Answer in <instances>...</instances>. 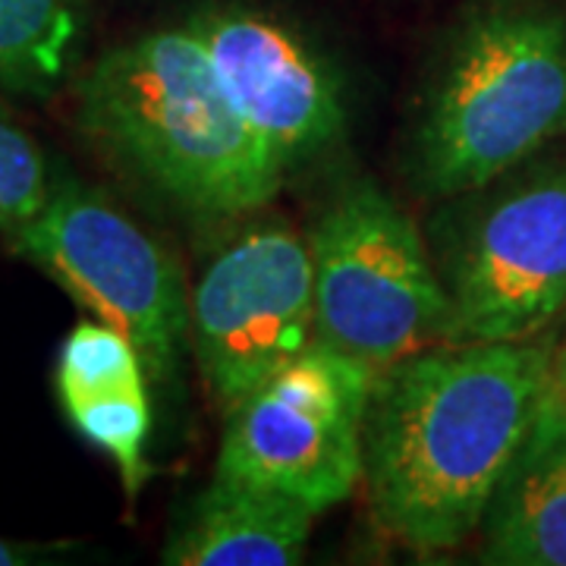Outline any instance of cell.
Listing matches in <instances>:
<instances>
[{
    "label": "cell",
    "instance_id": "6da1fadb",
    "mask_svg": "<svg viewBox=\"0 0 566 566\" xmlns=\"http://www.w3.org/2000/svg\"><path fill=\"white\" fill-rule=\"evenodd\" d=\"M554 390V346L431 344L378 371L365 419L375 526L419 554L465 545Z\"/></svg>",
    "mask_w": 566,
    "mask_h": 566
},
{
    "label": "cell",
    "instance_id": "7a4b0ae2",
    "mask_svg": "<svg viewBox=\"0 0 566 566\" xmlns=\"http://www.w3.org/2000/svg\"><path fill=\"white\" fill-rule=\"evenodd\" d=\"M76 126L123 174L199 218L255 214L286 177L186 22L104 51L76 80Z\"/></svg>",
    "mask_w": 566,
    "mask_h": 566
},
{
    "label": "cell",
    "instance_id": "3957f363",
    "mask_svg": "<svg viewBox=\"0 0 566 566\" xmlns=\"http://www.w3.org/2000/svg\"><path fill=\"white\" fill-rule=\"evenodd\" d=\"M566 133V10L494 0L460 29L416 129V180L453 199Z\"/></svg>",
    "mask_w": 566,
    "mask_h": 566
},
{
    "label": "cell",
    "instance_id": "277c9868",
    "mask_svg": "<svg viewBox=\"0 0 566 566\" xmlns=\"http://www.w3.org/2000/svg\"><path fill=\"white\" fill-rule=\"evenodd\" d=\"M535 158L453 196L441 221L450 344L528 340L566 308V155Z\"/></svg>",
    "mask_w": 566,
    "mask_h": 566
},
{
    "label": "cell",
    "instance_id": "5b68a950",
    "mask_svg": "<svg viewBox=\"0 0 566 566\" xmlns=\"http://www.w3.org/2000/svg\"><path fill=\"white\" fill-rule=\"evenodd\" d=\"M315 340L385 371L447 334V290L419 223L371 182L344 189L308 233Z\"/></svg>",
    "mask_w": 566,
    "mask_h": 566
},
{
    "label": "cell",
    "instance_id": "8992f818",
    "mask_svg": "<svg viewBox=\"0 0 566 566\" xmlns=\"http://www.w3.org/2000/svg\"><path fill=\"white\" fill-rule=\"evenodd\" d=\"M13 255L44 271L92 318L123 331L155 385H170L192 346L180 262L107 192L57 180L39 214L7 237Z\"/></svg>",
    "mask_w": 566,
    "mask_h": 566
},
{
    "label": "cell",
    "instance_id": "52a82bcc",
    "mask_svg": "<svg viewBox=\"0 0 566 566\" xmlns=\"http://www.w3.org/2000/svg\"><path fill=\"white\" fill-rule=\"evenodd\" d=\"M378 371L312 340L227 409L214 475L283 494L322 516L363 485L365 419Z\"/></svg>",
    "mask_w": 566,
    "mask_h": 566
},
{
    "label": "cell",
    "instance_id": "ba28073f",
    "mask_svg": "<svg viewBox=\"0 0 566 566\" xmlns=\"http://www.w3.org/2000/svg\"><path fill=\"white\" fill-rule=\"evenodd\" d=\"M192 353L223 412L315 340L312 249L281 218L243 223L189 293Z\"/></svg>",
    "mask_w": 566,
    "mask_h": 566
},
{
    "label": "cell",
    "instance_id": "9c48e42d",
    "mask_svg": "<svg viewBox=\"0 0 566 566\" xmlns=\"http://www.w3.org/2000/svg\"><path fill=\"white\" fill-rule=\"evenodd\" d=\"M186 25L202 41L230 102L286 170L340 142V76L290 25L245 7L199 10Z\"/></svg>",
    "mask_w": 566,
    "mask_h": 566
},
{
    "label": "cell",
    "instance_id": "30bf717a",
    "mask_svg": "<svg viewBox=\"0 0 566 566\" xmlns=\"http://www.w3.org/2000/svg\"><path fill=\"white\" fill-rule=\"evenodd\" d=\"M148 371L136 344L111 324L82 318L61 344L54 394L70 424L117 465L133 504L151 475L145 444L151 434Z\"/></svg>",
    "mask_w": 566,
    "mask_h": 566
},
{
    "label": "cell",
    "instance_id": "8fae6325",
    "mask_svg": "<svg viewBox=\"0 0 566 566\" xmlns=\"http://www.w3.org/2000/svg\"><path fill=\"white\" fill-rule=\"evenodd\" d=\"M318 513L283 494L211 479L161 547L167 566H296L305 560Z\"/></svg>",
    "mask_w": 566,
    "mask_h": 566
},
{
    "label": "cell",
    "instance_id": "7c38bea8",
    "mask_svg": "<svg viewBox=\"0 0 566 566\" xmlns=\"http://www.w3.org/2000/svg\"><path fill=\"white\" fill-rule=\"evenodd\" d=\"M482 560L566 566V400L551 390L482 520Z\"/></svg>",
    "mask_w": 566,
    "mask_h": 566
},
{
    "label": "cell",
    "instance_id": "4fadbf2b",
    "mask_svg": "<svg viewBox=\"0 0 566 566\" xmlns=\"http://www.w3.org/2000/svg\"><path fill=\"white\" fill-rule=\"evenodd\" d=\"M82 0H0V92L51 98L76 76Z\"/></svg>",
    "mask_w": 566,
    "mask_h": 566
},
{
    "label": "cell",
    "instance_id": "5bb4252c",
    "mask_svg": "<svg viewBox=\"0 0 566 566\" xmlns=\"http://www.w3.org/2000/svg\"><path fill=\"white\" fill-rule=\"evenodd\" d=\"M51 186L39 142L0 107V237L32 221L51 199Z\"/></svg>",
    "mask_w": 566,
    "mask_h": 566
},
{
    "label": "cell",
    "instance_id": "9a60e30c",
    "mask_svg": "<svg viewBox=\"0 0 566 566\" xmlns=\"http://www.w3.org/2000/svg\"><path fill=\"white\" fill-rule=\"evenodd\" d=\"M66 551H73V545H35V542L0 538V566L51 564V560H57Z\"/></svg>",
    "mask_w": 566,
    "mask_h": 566
},
{
    "label": "cell",
    "instance_id": "2e32d148",
    "mask_svg": "<svg viewBox=\"0 0 566 566\" xmlns=\"http://www.w3.org/2000/svg\"><path fill=\"white\" fill-rule=\"evenodd\" d=\"M554 394L566 400V334L564 340L554 346Z\"/></svg>",
    "mask_w": 566,
    "mask_h": 566
}]
</instances>
